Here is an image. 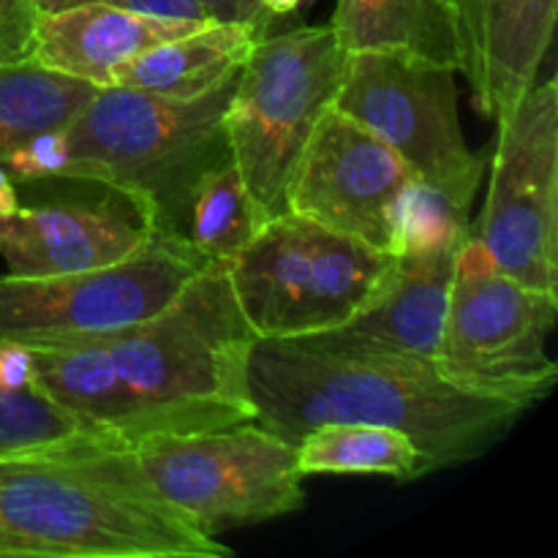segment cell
Listing matches in <instances>:
<instances>
[{
    "label": "cell",
    "instance_id": "6da1fadb",
    "mask_svg": "<svg viewBox=\"0 0 558 558\" xmlns=\"http://www.w3.org/2000/svg\"><path fill=\"white\" fill-rule=\"evenodd\" d=\"M256 425L298 445L325 423H376L412 436L425 474L494 450L529 409L458 390L428 360L259 338L248 363Z\"/></svg>",
    "mask_w": 558,
    "mask_h": 558
},
{
    "label": "cell",
    "instance_id": "7a4b0ae2",
    "mask_svg": "<svg viewBox=\"0 0 558 558\" xmlns=\"http://www.w3.org/2000/svg\"><path fill=\"white\" fill-rule=\"evenodd\" d=\"M227 558L129 447L80 436L0 456V558Z\"/></svg>",
    "mask_w": 558,
    "mask_h": 558
},
{
    "label": "cell",
    "instance_id": "3957f363",
    "mask_svg": "<svg viewBox=\"0 0 558 558\" xmlns=\"http://www.w3.org/2000/svg\"><path fill=\"white\" fill-rule=\"evenodd\" d=\"M256 341L227 259L207 262L172 303L104 341L125 403L123 445L256 423L248 387Z\"/></svg>",
    "mask_w": 558,
    "mask_h": 558
},
{
    "label": "cell",
    "instance_id": "277c9868",
    "mask_svg": "<svg viewBox=\"0 0 558 558\" xmlns=\"http://www.w3.org/2000/svg\"><path fill=\"white\" fill-rule=\"evenodd\" d=\"M234 76L191 101L98 87L65 125L69 161L58 180L118 191L150 218L158 234L185 240L196 185L232 161L223 112Z\"/></svg>",
    "mask_w": 558,
    "mask_h": 558
},
{
    "label": "cell",
    "instance_id": "5b68a950",
    "mask_svg": "<svg viewBox=\"0 0 558 558\" xmlns=\"http://www.w3.org/2000/svg\"><path fill=\"white\" fill-rule=\"evenodd\" d=\"M396 265V256L283 213L227 259V272L256 338H303L374 305Z\"/></svg>",
    "mask_w": 558,
    "mask_h": 558
},
{
    "label": "cell",
    "instance_id": "8992f818",
    "mask_svg": "<svg viewBox=\"0 0 558 558\" xmlns=\"http://www.w3.org/2000/svg\"><path fill=\"white\" fill-rule=\"evenodd\" d=\"M347 49L330 25L267 31L234 76L223 112L229 150L267 216L287 213L294 167L341 87Z\"/></svg>",
    "mask_w": 558,
    "mask_h": 558
},
{
    "label": "cell",
    "instance_id": "52a82bcc",
    "mask_svg": "<svg viewBox=\"0 0 558 558\" xmlns=\"http://www.w3.org/2000/svg\"><path fill=\"white\" fill-rule=\"evenodd\" d=\"M556 316L558 294L505 276L485 245L466 234L458 245L436 371L458 390L534 409L558 379L548 354Z\"/></svg>",
    "mask_w": 558,
    "mask_h": 558
},
{
    "label": "cell",
    "instance_id": "ba28073f",
    "mask_svg": "<svg viewBox=\"0 0 558 558\" xmlns=\"http://www.w3.org/2000/svg\"><path fill=\"white\" fill-rule=\"evenodd\" d=\"M189 240L156 234L118 265L60 276H0V347L109 341L140 325L207 265Z\"/></svg>",
    "mask_w": 558,
    "mask_h": 558
},
{
    "label": "cell",
    "instance_id": "9c48e42d",
    "mask_svg": "<svg viewBox=\"0 0 558 558\" xmlns=\"http://www.w3.org/2000/svg\"><path fill=\"white\" fill-rule=\"evenodd\" d=\"M129 450L153 488L210 537L305 505L298 447L256 423L147 436Z\"/></svg>",
    "mask_w": 558,
    "mask_h": 558
},
{
    "label": "cell",
    "instance_id": "30bf717a",
    "mask_svg": "<svg viewBox=\"0 0 558 558\" xmlns=\"http://www.w3.org/2000/svg\"><path fill=\"white\" fill-rule=\"evenodd\" d=\"M485 207L469 234L505 276L558 294V82L548 76L496 114Z\"/></svg>",
    "mask_w": 558,
    "mask_h": 558
},
{
    "label": "cell",
    "instance_id": "8fae6325",
    "mask_svg": "<svg viewBox=\"0 0 558 558\" xmlns=\"http://www.w3.org/2000/svg\"><path fill=\"white\" fill-rule=\"evenodd\" d=\"M332 104L374 131L414 178L472 207L488 161L463 140L456 69L403 52H347Z\"/></svg>",
    "mask_w": 558,
    "mask_h": 558
},
{
    "label": "cell",
    "instance_id": "7c38bea8",
    "mask_svg": "<svg viewBox=\"0 0 558 558\" xmlns=\"http://www.w3.org/2000/svg\"><path fill=\"white\" fill-rule=\"evenodd\" d=\"M412 178L374 131L330 104L289 180L287 213L387 254L392 205Z\"/></svg>",
    "mask_w": 558,
    "mask_h": 558
},
{
    "label": "cell",
    "instance_id": "4fadbf2b",
    "mask_svg": "<svg viewBox=\"0 0 558 558\" xmlns=\"http://www.w3.org/2000/svg\"><path fill=\"white\" fill-rule=\"evenodd\" d=\"M150 218L118 191L98 199L16 207L0 216V256L11 276H60L118 265L156 238Z\"/></svg>",
    "mask_w": 558,
    "mask_h": 558
},
{
    "label": "cell",
    "instance_id": "5bb4252c",
    "mask_svg": "<svg viewBox=\"0 0 558 558\" xmlns=\"http://www.w3.org/2000/svg\"><path fill=\"white\" fill-rule=\"evenodd\" d=\"M461 71L474 107L494 120L539 80L554 44L558 0H452Z\"/></svg>",
    "mask_w": 558,
    "mask_h": 558
},
{
    "label": "cell",
    "instance_id": "9a60e30c",
    "mask_svg": "<svg viewBox=\"0 0 558 558\" xmlns=\"http://www.w3.org/2000/svg\"><path fill=\"white\" fill-rule=\"evenodd\" d=\"M456 256L458 245L425 256H396V272L374 305L347 325L303 338L336 349L434 363L456 278Z\"/></svg>",
    "mask_w": 558,
    "mask_h": 558
},
{
    "label": "cell",
    "instance_id": "2e32d148",
    "mask_svg": "<svg viewBox=\"0 0 558 558\" xmlns=\"http://www.w3.org/2000/svg\"><path fill=\"white\" fill-rule=\"evenodd\" d=\"M207 22L210 20H163L101 3L41 9L31 60L96 87H112L118 65Z\"/></svg>",
    "mask_w": 558,
    "mask_h": 558
},
{
    "label": "cell",
    "instance_id": "e0dca14e",
    "mask_svg": "<svg viewBox=\"0 0 558 558\" xmlns=\"http://www.w3.org/2000/svg\"><path fill=\"white\" fill-rule=\"evenodd\" d=\"M265 33L238 22H207L185 36L169 38L118 65L112 85L153 96L191 101L232 80Z\"/></svg>",
    "mask_w": 558,
    "mask_h": 558
},
{
    "label": "cell",
    "instance_id": "ac0fdd59",
    "mask_svg": "<svg viewBox=\"0 0 558 558\" xmlns=\"http://www.w3.org/2000/svg\"><path fill=\"white\" fill-rule=\"evenodd\" d=\"M330 27L347 52H403L461 71L450 0H336Z\"/></svg>",
    "mask_w": 558,
    "mask_h": 558
},
{
    "label": "cell",
    "instance_id": "d6986e66",
    "mask_svg": "<svg viewBox=\"0 0 558 558\" xmlns=\"http://www.w3.org/2000/svg\"><path fill=\"white\" fill-rule=\"evenodd\" d=\"M298 466L308 474H363L412 483L423 477V456L412 436L376 423H325L298 439Z\"/></svg>",
    "mask_w": 558,
    "mask_h": 558
},
{
    "label": "cell",
    "instance_id": "ffe728a7",
    "mask_svg": "<svg viewBox=\"0 0 558 558\" xmlns=\"http://www.w3.org/2000/svg\"><path fill=\"white\" fill-rule=\"evenodd\" d=\"M96 90L36 60L0 65V161L41 131L65 129Z\"/></svg>",
    "mask_w": 558,
    "mask_h": 558
},
{
    "label": "cell",
    "instance_id": "44dd1931",
    "mask_svg": "<svg viewBox=\"0 0 558 558\" xmlns=\"http://www.w3.org/2000/svg\"><path fill=\"white\" fill-rule=\"evenodd\" d=\"M267 221L270 216L248 191L240 169L227 161L196 185L185 218V240L207 259H232Z\"/></svg>",
    "mask_w": 558,
    "mask_h": 558
},
{
    "label": "cell",
    "instance_id": "7402d4cb",
    "mask_svg": "<svg viewBox=\"0 0 558 558\" xmlns=\"http://www.w3.org/2000/svg\"><path fill=\"white\" fill-rule=\"evenodd\" d=\"M472 207L452 199L439 185L412 178L390 213V256H425L466 240Z\"/></svg>",
    "mask_w": 558,
    "mask_h": 558
},
{
    "label": "cell",
    "instance_id": "603a6c76",
    "mask_svg": "<svg viewBox=\"0 0 558 558\" xmlns=\"http://www.w3.org/2000/svg\"><path fill=\"white\" fill-rule=\"evenodd\" d=\"M90 436L69 412L38 390H0V456ZM96 439V436H93Z\"/></svg>",
    "mask_w": 558,
    "mask_h": 558
},
{
    "label": "cell",
    "instance_id": "cb8c5ba5",
    "mask_svg": "<svg viewBox=\"0 0 558 558\" xmlns=\"http://www.w3.org/2000/svg\"><path fill=\"white\" fill-rule=\"evenodd\" d=\"M65 161H69L65 129H54L41 131L33 140H27L0 163L14 183H44V180H58Z\"/></svg>",
    "mask_w": 558,
    "mask_h": 558
},
{
    "label": "cell",
    "instance_id": "d4e9b609",
    "mask_svg": "<svg viewBox=\"0 0 558 558\" xmlns=\"http://www.w3.org/2000/svg\"><path fill=\"white\" fill-rule=\"evenodd\" d=\"M38 11L33 0H0V65L33 58Z\"/></svg>",
    "mask_w": 558,
    "mask_h": 558
},
{
    "label": "cell",
    "instance_id": "484cf974",
    "mask_svg": "<svg viewBox=\"0 0 558 558\" xmlns=\"http://www.w3.org/2000/svg\"><path fill=\"white\" fill-rule=\"evenodd\" d=\"M82 3L114 5V9L163 16V20H196V22L210 20L196 0H44L41 9H65V5H82Z\"/></svg>",
    "mask_w": 558,
    "mask_h": 558
},
{
    "label": "cell",
    "instance_id": "4316f807",
    "mask_svg": "<svg viewBox=\"0 0 558 558\" xmlns=\"http://www.w3.org/2000/svg\"><path fill=\"white\" fill-rule=\"evenodd\" d=\"M213 22H238L251 25L259 33H267L272 25V16L267 14L262 0H196Z\"/></svg>",
    "mask_w": 558,
    "mask_h": 558
},
{
    "label": "cell",
    "instance_id": "83f0119b",
    "mask_svg": "<svg viewBox=\"0 0 558 558\" xmlns=\"http://www.w3.org/2000/svg\"><path fill=\"white\" fill-rule=\"evenodd\" d=\"M33 387V352L22 347H0V390L22 392Z\"/></svg>",
    "mask_w": 558,
    "mask_h": 558
},
{
    "label": "cell",
    "instance_id": "f1b7e54d",
    "mask_svg": "<svg viewBox=\"0 0 558 558\" xmlns=\"http://www.w3.org/2000/svg\"><path fill=\"white\" fill-rule=\"evenodd\" d=\"M20 207V196H16V183L11 180V174L5 172V167L0 163V216H9Z\"/></svg>",
    "mask_w": 558,
    "mask_h": 558
},
{
    "label": "cell",
    "instance_id": "f546056e",
    "mask_svg": "<svg viewBox=\"0 0 558 558\" xmlns=\"http://www.w3.org/2000/svg\"><path fill=\"white\" fill-rule=\"evenodd\" d=\"M303 3L305 0H262V5H265V11L272 16V20L292 14V11H298Z\"/></svg>",
    "mask_w": 558,
    "mask_h": 558
},
{
    "label": "cell",
    "instance_id": "4dcf8cb0",
    "mask_svg": "<svg viewBox=\"0 0 558 558\" xmlns=\"http://www.w3.org/2000/svg\"><path fill=\"white\" fill-rule=\"evenodd\" d=\"M33 3H38V5H44V0H33Z\"/></svg>",
    "mask_w": 558,
    "mask_h": 558
},
{
    "label": "cell",
    "instance_id": "1f68e13d",
    "mask_svg": "<svg viewBox=\"0 0 558 558\" xmlns=\"http://www.w3.org/2000/svg\"><path fill=\"white\" fill-rule=\"evenodd\" d=\"M450 3H452V0H450Z\"/></svg>",
    "mask_w": 558,
    "mask_h": 558
}]
</instances>
